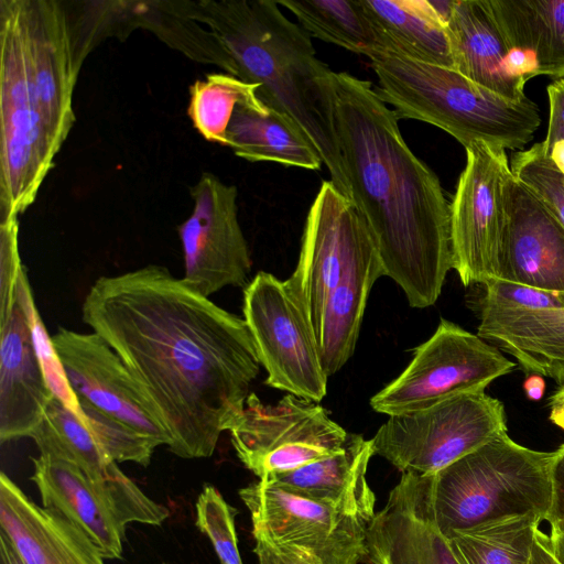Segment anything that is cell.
Returning a JSON list of instances; mask_svg holds the SVG:
<instances>
[{
	"mask_svg": "<svg viewBox=\"0 0 564 564\" xmlns=\"http://www.w3.org/2000/svg\"><path fill=\"white\" fill-rule=\"evenodd\" d=\"M254 540L282 546L310 564H358L366 558L371 520L259 480L239 490Z\"/></svg>",
	"mask_w": 564,
	"mask_h": 564,
	"instance_id": "cell-10",
	"label": "cell"
},
{
	"mask_svg": "<svg viewBox=\"0 0 564 564\" xmlns=\"http://www.w3.org/2000/svg\"><path fill=\"white\" fill-rule=\"evenodd\" d=\"M330 99L349 198L384 275L410 306H431L454 269L451 210L440 180L408 147L400 118L370 82L333 72Z\"/></svg>",
	"mask_w": 564,
	"mask_h": 564,
	"instance_id": "cell-2",
	"label": "cell"
},
{
	"mask_svg": "<svg viewBox=\"0 0 564 564\" xmlns=\"http://www.w3.org/2000/svg\"><path fill=\"white\" fill-rule=\"evenodd\" d=\"M25 269L0 315V441L30 437L54 398L34 341L36 313Z\"/></svg>",
	"mask_w": 564,
	"mask_h": 564,
	"instance_id": "cell-16",
	"label": "cell"
},
{
	"mask_svg": "<svg viewBox=\"0 0 564 564\" xmlns=\"http://www.w3.org/2000/svg\"><path fill=\"white\" fill-rule=\"evenodd\" d=\"M555 456L556 449L524 447L506 432L434 474L433 508L442 534L517 514L545 520Z\"/></svg>",
	"mask_w": 564,
	"mask_h": 564,
	"instance_id": "cell-5",
	"label": "cell"
},
{
	"mask_svg": "<svg viewBox=\"0 0 564 564\" xmlns=\"http://www.w3.org/2000/svg\"><path fill=\"white\" fill-rule=\"evenodd\" d=\"M31 480L43 507L53 509L80 529L105 558H121L126 524L102 490L75 465L46 455L33 458Z\"/></svg>",
	"mask_w": 564,
	"mask_h": 564,
	"instance_id": "cell-22",
	"label": "cell"
},
{
	"mask_svg": "<svg viewBox=\"0 0 564 564\" xmlns=\"http://www.w3.org/2000/svg\"><path fill=\"white\" fill-rule=\"evenodd\" d=\"M380 50L454 68L447 22L431 0H360Z\"/></svg>",
	"mask_w": 564,
	"mask_h": 564,
	"instance_id": "cell-25",
	"label": "cell"
},
{
	"mask_svg": "<svg viewBox=\"0 0 564 564\" xmlns=\"http://www.w3.org/2000/svg\"><path fill=\"white\" fill-rule=\"evenodd\" d=\"M382 275L379 252L365 224L322 313L317 344L327 377L340 370L352 356L370 290Z\"/></svg>",
	"mask_w": 564,
	"mask_h": 564,
	"instance_id": "cell-21",
	"label": "cell"
},
{
	"mask_svg": "<svg viewBox=\"0 0 564 564\" xmlns=\"http://www.w3.org/2000/svg\"><path fill=\"white\" fill-rule=\"evenodd\" d=\"M550 118L545 140L564 137V78L547 87Z\"/></svg>",
	"mask_w": 564,
	"mask_h": 564,
	"instance_id": "cell-39",
	"label": "cell"
},
{
	"mask_svg": "<svg viewBox=\"0 0 564 564\" xmlns=\"http://www.w3.org/2000/svg\"><path fill=\"white\" fill-rule=\"evenodd\" d=\"M447 32L455 70L506 99L525 98L507 70L509 47L487 0H453Z\"/></svg>",
	"mask_w": 564,
	"mask_h": 564,
	"instance_id": "cell-24",
	"label": "cell"
},
{
	"mask_svg": "<svg viewBox=\"0 0 564 564\" xmlns=\"http://www.w3.org/2000/svg\"><path fill=\"white\" fill-rule=\"evenodd\" d=\"M485 285L479 311H540L564 308V291L541 290L502 279Z\"/></svg>",
	"mask_w": 564,
	"mask_h": 564,
	"instance_id": "cell-35",
	"label": "cell"
},
{
	"mask_svg": "<svg viewBox=\"0 0 564 564\" xmlns=\"http://www.w3.org/2000/svg\"><path fill=\"white\" fill-rule=\"evenodd\" d=\"M311 35L367 57L380 50L376 31L367 19L360 0H282Z\"/></svg>",
	"mask_w": 564,
	"mask_h": 564,
	"instance_id": "cell-30",
	"label": "cell"
},
{
	"mask_svg": "<svg viewBox=\"0 0 564 564\" xmlns=\"http://www.w3.org/2000/svg\"><path fill=\"white\" fill-rule=\"evenodd\" d=\"M226 147L251 162H275L313 171L323 164L301 128L264 102L236 108L227 129Z\"/></svg>",
	"mask_w": 564,
	"mask_h": 564,
	"instance_id": "cell-26",
	"label": "cell"
},
{
	"mask_svg": "<svg viewBox=\"0 0 564 564\" xmlns=\"http://www.w3.org/2000/svg\"><path fill=\"white\" fill-rule=\"evenodd\" d=\"M193 210L178 228L184 257L182 281L209 297L225 286L245 284L251 269L238 220L237 187L204 172L191 187Z\"/></svg>",
	"mask_w": 564,
	"mask_h": 564,
	"instance_id": "cell-13",
	"label": "cell"
},
{
	"mask_svg": "<svg viewBox=\"0 0 564 564\" xmlns=\"http://www.w3.org/2000/svg\"><path fill=\"white\" fill-rule=\"evenodd\" d=\"M33 334L41 366L51 391L83 421L78 398L68 383L63 365L53 347L52 338L48 336L37 311L33 319Z\"/></svg>",
	"mask_w": 564,
	"mask_h": 564,
	"instance_id": "cell-36",
	"label": "cell"
},
{
	"mask_svg": "<svg viewBox=\"0 0 564 564\" xmlns=\"http://www.w3.org/2000/svg\"><path fill=\"white\" fill-rule=\"evenodd\" d=\"M538 513L509 516L446 536L459 564H529Z\"/></svg>",
	"mask_w": 564,
	"mask_h": 564,
	"instance_id": "cell-29",
	"label": "cell"
},
{
	"mask_svg": "<svg viewBox=\"0 0 564 564\" xmlns=\"http://www.w3.org/2000/svg\"><path fill=\"white\" fill-rule=\"evenodd\" d=\"M228 431L238 458L259 479L330 456L349 434L316 402L288 394L265 405L254 393Z\"/></svg>",
	"mask_w": 564,
	"mask_h": 564,
	"instance_id": "cell-11",
	"label": "cell"
},
{
	"mask_svg": "<svg viewBox=\"0 0 564 564\" xmlns=\"http://www.w3.org/2000/svg\"><path fill=\"white\" fill-rule=\"evenodd\" d=\"M0 525L26 564H105L100 550L80 529L30 500L4 473L0 476Z\"/></svg>",
	"mask_w": 564,
	"mask_h": 564,
	"instance_id": "cell-20",
	"label": "cell"
},
{
	"mask_svg": "<svg viewBox=\"0 0 564 564\" xmlns=\"http://www.w3.org/2000/svg\"><path fill=\"white\" fill-rule=\"evenodd\" d=\"M231 507L213 486H205L196 502V527L206 534L221 564H242Z\"/></svg>",
	"mask_w": 564,
	"mask_h": 564,
	"instance_id": "cell-33",
	"label": "cell"
},
{
	"mask_svg": "<svg viewBox=\"0 0 564 564\" xmlns=\"http://www.w3.org/2000/svg\"><path fill=\"white\" fill-rule=\"evenodd\" d=\"M188 8L226 51L231 75L258 84L259 98L301 128L330 181L349 198L333 124V70L317 58L311 35L288 19L276 1H188Z\"/></svg>",
	"mask_w": 564,
	"mask_h": 564,
	"instance_id": "cell-3",
	"label": "cell"
},
{
	"mask_svg": "<svg viewBox=\"0 0 564 564\" xmlns=\"http://www.w3.org/2000/svg\"><path fill=\"white\" fill-rule=\"evenodd\" d=\"M564 403V383L558 386L557 389L549 398V404Z\"/></svg>",
	"mask_w": 564,
	"mask_h": 564,
	"instance_id": "cell-47",
	"label": "cell"
},
{
	"mask_svg": "<svg viewBox=\"0 0 564 564\" xmlns=\"http://www.w3.org/2000/svg\"><path fill=\"white\" fill-rule=\"evenodd\" d=\"M550 420L564 430V403L549 404Z\"/></svg>",
	"mask_w": 564,
	"mask_h": 564,
	"instance_id": "cell-46",
	"label": "cell"
},
{
	"mask_svg": "<svg viewBox=\"0 0 564 564\" xmlns=\"http://www.w3.org/2000/svg\"><path fill=\"white\" fill-rule=\"evenodd\" d=\"M242 312L268 375L264 383L305 400L322 401L328 377L317 338L285 281L258 272L243 289Z\"/></svg>",
	"mask_w": 564,
	"mask_h": 564,
	"instance_id": "cell-9",
	"label": "cell"
},
{
	"mask_svg": "<svg viewBox=\"0 0 564 564\" xmlns=\"http://www.w3.org/2000/svg\"><path fill=\"white\" fill-rule=\"evenodd\" d=\"M529 564H561L554 555L550 536L538 529Z\"/></svg>",
	"mask_w": 564,
	"mask_h": 564,
	"instance_id": "cell-41",
	"label": "cell"
},
{
	"mask_svg": "<svg viewBox=\"0 0 564 564\" xmlns=\"http://www.w3.org/2000/svg\"><path fill=\"white\" fill-rule=\"evenodd\" d=\"M499 279L564 291V226L513 174L507 191Z\"/></svg>",
	"mask_w": 564,
	"mask_h": 564,
	"instance_id": "cell-18",
	"label": "cell"
},
{
	"mask_svg": "<svg viewBox=\"0 0 564 564\" xmlns=\"http://www.w3.org/2000/svg\"><path fill=\"white\" fill-rule=\"evenodd\" d=\"M35 93L48 134L59 151L74 122L76 65L69 18L57 0H28Z\"/></svg>",
	"mask_w": 564,
	"mask_h": 564,
	"instance_id": "cell-19",
	"label": "cell"
},
{
	"mask_svg": "<svg viewBox=\"0 0 564 564\" xmlns=\"http://www.w3.org/2000/svg\"><path fill=\"white\" fill-rule=\"evenodd\" d=\"M40 455L63 459L78 467L97 485L120 520L160 525L170 516L166 507L150 499L117 463L99 447L82 419L54 397L30 436Z\"/></svg>",
	"mask_w": 564,
	"mask_h": 564,
	"instance_id": "cell-17",
	"label": "cell"
},
{
	"mask_svg": "<svg viewBox=\"0 0 564 564\" xmlns=\"http://www.w3.org/2000/svg\"><path fill=\"white\" fill-rule=\"evenodd\" d=\"M549 536L554 555L561 564H564V528L551 527Z\"/></svg>",
	"mask_w": 564,
	"mask_h": 564,
	"instance_id": "cell-45",
	"label": "cell"
},
{
	"mask_svg": "<svg viewBox=\"0 0 564 564\" xmlns=\"http://www.w3.org/2000/svg\"><path fill=\"white\" fill-rule=\"evenodd\" d=\"M506 432L503 403L478 391L390 415L370 441L400 471L433 475Z\"/></svg>",
	"mask_w": 564,
	"mask_h": 564,
	"instance_id": "cell-7",
	"label": "cell"
},
{
	"mask_svg": "<svg viewBox=\"0 0 564 564\" xmlns=\"http://www.w3.org/2000/svg\"><path fill=\"white\" fill-rule=\"evenodd\" d=\"M83 422L101 451L113 462H132L148 466L160 444L126 422L113 417L78 398Z\"/></svg>",
	"mask_w": 564,
	"mask_h": 564,
	"instance_id": "cell-32",
	"label": "cell"
},
{
	"mask_svg": "<svg viewBox=\"0 0 564 564\" xmlns=\"http://www.w3.org/2000/svg\"><path fill=\"white\" fill-rule=\"evenodd\" d=\"M381 99L401 119L433 124L469 147L485 142L521 149L541 122L538 106L528 97L509 100L474 83L454 68L377 50L369 57Z\"/></svg>",
	"mask_w": 564,
	"mask_h": 564,
	"instance_id": "cell-4",
	"label": "cell"
},
{
	"mask_svg": "<svg viewBox=\"0 0 564 564\" xmlns=\"http://www.w3.org/2000/svg\"><path fill=\"white\" fill-rule=\"evenodd\" d=\"M0 315L12 304L15 288L24 267L19 253L18 216L0 217Z\"/></svg>",
	"mask_w": 564,
	"mask_h": 564,
	"instance_id": "cell-37",
	"label": "cell"
},
{
	"mask_svg": "<svg viewBox=\"0 0 564 564\" xmlns=\"http://www.w3.org/2000/svg\"><path fill=\"white\" fill-rule=\"evenodd\" d=\"M0 564H26L7 535L0 531Z\"/></svg>",
	"mask_w": 564,
	"mask_h": 564,
	"instance_id": "cell-43",
	"label": "cell"
},
{
	"mask_svg": "<svg viewBox=\"0 0 564 564\" xmlns=\"http://www.w3.org/2000/svg\"><path fill=\"white\" fill-rule=\"evenodd\" d=\"M373 455L370 440L349 433L339 452L260 480L293 495L372 520L376 514V497L366 475Z\"/></svg>",
	"mask_w": 564,
	"mask_h": 564,
	"instance_id": "cell-23",
	"label": "cell"
},
{
	"mask_svg": "<svg viewBox=\"0 0 564 564\" xmlns=\"http://www.w3.org/2000/svg\"><path fill=\"white\" fill-rule=\"evenodd\" d=\"M127 13L130 31L137 26L149 29L189 58L217 65L231 75L229 56L213 32L192 17L188 1H128Z\"/></svg>",
	"mask_w": 564,
	"mask_h": 564,
	"instance_id": "cell-28",
	"label": "cell"
},
{
	"mask_svg": "<svg viewBox=\"0 0 564 564\" xmlns=\"http://www.w3.org/2000/svg\"><path fill=\"white\" fill-rule=\"evenodd\" d=\"M544 154L551 163L564 175V137L541 142Z\"/></svg>",
	"mask_w": 564,
	"mask_h": 564,
	"instance_id": "cell-42",
	"label": "cell"
},
{
	"mask_svg": "<svg viewBox=\"0 0 564 564\" xmlns=\"http://www.w3.org/2000/svg\"><path fill=\"white\" fill-rule=\"evenodd\" d=\"M466 159L449 210L454 270L468 286L499 279L512 171L505 149L485 142L467 147Z\"/></svg>",
	"mask_w": 564,
	"mask_h": 564,
	"instance_id": "cell-12",
	"label": "cell"
},
{
	"mask_svg": "<svg viewBox=\"0 0 564 564\" xmlns=\"http://www.w3.org/2000/svg\"><path fill=\"white\" fill-rule=\"evenodd\" d=\"M51 338L77 398L126 422L160 445H171V437L153 405L101 336L62 327Z\"/></svg>",
	"mask_w": 564,
	"mask_h": 564,
	"instance_id": "cell-14",
	"label": "cell"
},
{
	"mask_svg": "<svg viewBox=\"0 0 564 564\" xmlns=\"http://www.w3.org/2000/svg\"><path fill=\"white\" fill-rule=\"evenodd\" d=\"M259 85L224 73H210L189 87L187 113L196 131L208 142L226 147L227 129L239 105L263 102Z\"/></svg>",
	"mask_w": 564,
	"mask_h": 564,
	"instance_id": "cell-31",
	"label": "cell"
},
{
	"mask_svg": "<svg viewBox=\"0 0 564 564\" xmlns=\"http://www.w3.org/2000/svg\"><path fill=\"white\" fill-rule=\"evenodd\" d=\"M523 389L527 397L532 401L542 399L545 390V381L542 376L528 375L523 382Z\"/></svg>",
	"mask_w": 564,
	"mask_h": 564,
	"instance_id": "cell-44",
	"label": "cell"
},
{
	"mask_svg": "<svg viewBox=\"0 0 564 564\" xmlns=\"http://www.w3.org/2000/svg\"><path fill=\"white\" fill-rule=\"evenodd\" d=\"M0 217L19 216L54 166L35 93L28 0L0 1Z\"/></svg>",
	"mask_w": 564,
	"mask_h": 564,
	"instance_id": "cell-6",
	"label": "cell"
},
{
	"mask_svg": "<svg viewBox=\"0 0 564 564\" xmlns=\"http://www.w3.org/2000/svg\"><path fill=\"white\" fill-rule=\"evenodd\" d=\"M82 318L124 362L166 429L170 451L210 457L261 365L245 319L158 264L98 278Z\"/></svg>",
	"mask_w": 564,
	"mask_h": 564,
	"instance_id": "cell-1",
	"label": "cell"
},
{
	"mask_svg": "<svg viewBox=\"0 0 564 564\" xmlns=\"http://www.w3.org/2000/svg\"><path fill=\"white\" fill-rule=\"evenodd\" d=\"M510 167L514 177L529 187L564 226V175L544 154L541 143L517 152Z\"/></svg>",
	"mask_w": 564,
	"mask_h": 564,
	"instance_id": "cell-34",
	"label": "cell"
},
{
	"mask_svg": "<svg viewBox=\"0 0 564 564\" xmlns=\"http://www.w3.org/2000/svg\"><path fill=\"white\" fill-rule=\"evenodd\" d=\"M514 366L497 347L442 318L435 333L414 348L408 367L370 399V405L389 416L426 409L457 394L485 391Z\"/></svg>",
	"mask_w": 564,
	"mask_h": 564,
	"instance_id": "cell-8",
	"label": "cell"
},
{
	"mask_svg": "<svg viewBox=\"0 0 564 564\" xmlns=\"http://www.w3.org/2000/svg\"><path fill=\"white\" fill-rule=\"evenodd\" d=\"M364 225L351 199L332 181H324L306 217L297 265L285 280L316 338L325 302L339 282Z\"/></svg>",
	"mask_w": 564,
	"mask_h": 564,
	"instance_id": "cell-15",
	"label": "cell"
},
{
	"mask_svg": "<svg viewBox=\"0 0 564 564\" xmlns=\"http://www.w3.org/2000/svg\"><path fill=\"white\" fill-rule=\"evenodd\" d=\"M508 47L533 53L540 75L564 78V0H487Z\"/></svg>",
	"mask_w": 564,
	"mask_h": 564,
	"instance_id": "cell-27",
	"label": "cell"
},
{
	"mask_svg": "<svg viewBox=\"0 0 564 564\" xmlns=\"http://www.w3.org/2000/svg\"><path fill=\"white\" fill-rule=\"evenodd\" d=\"M551 480L552 501L545 521L551 527L564 528V444L556 449Z\"/></svg>",
	"mask_w": 564,
	"mask_h": 564,
	"instance_id": "cell-38",
	"label": "cell"
},
{
	"mask_svg": "<svg viewBox=\"0 0 564 564\" xmlns=\"http://www.w3.org/2000/svg\"><path fill=\"white\" fill-rule=\"evenodd\" d=\"M259 564H310L290 550L257 540L253 549Z\"/></svg>",
	"mask_w": 564,
	"mask_h": 564,
	"instance_id": "cell-40",
	"label": "cell"
}]
</instances>
